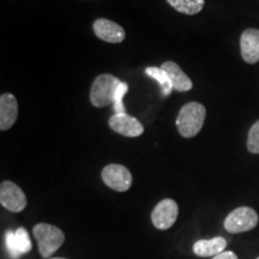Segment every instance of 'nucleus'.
I'll return each mask as SVG.
<instances>
[{
  "label": "nucleus",
  "mask_w": 259,
  "mask_h": 259,
  "mask_svg": "<svg viewBox=\"0 0 259 259\" xmlns=\"http://www.w3.org/2000/svg\"><path fill=\"white\" fill-rule=\"evenodd\" d=\"M120 79L109 73L97 76L90 88V102L97 108H103L114 102L115 93L120 85Z\"/></svg>",
  "instance_id": "obj_3"
},
{
  "label": "nucleus",
  "mask_w": 259,
  "mask_h": 259,
  "mask_svg": "<svg viewBox=\"0 0 259 259\" xmlns=\"http://www.w3.org/2000/svg\"><path fill=\"white\" fill-rule=\"evenodd\" d=\"M227 247V240L222 236H216V238L203 239L194 242L193 245V253L198 257H215L219 253L225 251Z\"/></svg>",
  "instance_id": "obj_13"
},
{
  "label": "nucleus",
  "mask_w": 259,
  "mask_h": 259,
  "mask_svg": "<svg viewBox=\"0 0 259 259\" xmlns=\"http://www.w3.org/2000/svg\"><path fill=\"white\" fill-rule=\"evenodd\" d=\"M259 222L258 213L250 206H240L228 213L223 226L225 229L231 234L250 232L257 227Z\"/></svg>",
  "instance_id": "obj_4"
},
{
  "label": "nucleus",
  "mask_w": 259,
  "mask_h": 259,
  "mask_svg": "<svg viewBox=\"0 0 259 259\" xmlns=\"http://www.w3.org/2000/svg\"><path fill=\"white\" fill-rule=\"evenodd\" d=\"M247 150L251 154H259V120L255 121L248 131Z\"/></svg>",
  "instance_id": "obj_17"
},
{
  "label": "nucleus",
  "mask_w": 259,
  "mask_h": 259,
  "mask_svg": "<svg viewBox=\"0 0 259 259\" xmlns=\"http://www.w3.org/2000/svg\"><path fill=\"white\" fill-rule=\"evenodd\" d=\"M15 239H16V246L19 254H24L30 252L31 250V241L29 238V234L25 228H18L15 232Z\"/></svg>",
  "instance_id": "obj_16"
},
{
  "label": "nucleus",
  "mask_w": 259,
  "mask_h": 259,
  "mask_svg": "<svg viewBox=\"0 0 259 259\" xmlns=\"http://www.w3.org/2000/svg\"><path fill=\"white\" fill-rule=\"evenodd\" d=\"M18 118V102L15 95L5 93L0 96V130L8 131Z\"/></svg>",
  "instance_id": "obj_11"
},
{
  "label": "nucleus",
  "mask_w": 259,
  "mask_h": 259,
  "mask_svg": "<svg viewBox=\"0 0 259 259\" xmlns=\"http://www.w3.org/2000/svg\"><path fill=\"white\" fill-rule=\"evenodd\" d=\"M93 30L100 40L108 44H120L126 37L124 28L107 18L96 19L93 24Z\"/></svg>",
  "instance_id": "obj_9"
},
{
  "label": "nucleus",
  "mask_w": 259,
  "mask_h": 259,
  "mask_svg": "<svg viewBox=\"0 0 259 259\" xmlns=\"http://www.w3.org/2000/svg\"><path fill=\"white\" fill-rule=\"evenodd\" d=\"M145 73H147L149 77H151V78L157 80L158 84L161 85L162 94H163V96L170 95L171 90H173V85H171V82H170L169 77H168L167 72L162 69L161 66L160 67L149 66L145 69Z\"/></svg>",
  "instance_id": "obj_15"
},
{
  "label": "nucleus",
  "mask_w": 259,
  "mask_h": 259,
  "mask_svg": "<svg viewBox=\"0 0 259 259\" xmlns=\"http://www.w3.org/2000/svg\"><path fill=\"white\" fill-rule=\"evenodd\" d=\"M0 203L11 212H21L27 206V197L21 187L10 180L0 185Z\"/></svg>",
  "instance_id": "obj_7"
},
{
  "label": "nucleus",
  "mask_w": 259,
  "mask_h": 259,
  "mask_svg": "<svg viewBox=\"0 0 259 259\" xmlns=\"http://www.w3.org/2000/svg\"><path fill=\"white\" fill-rule=\"evenodd\" d=\"M166 2L178 12L187 16L199 14L205 5V0H166Z\"/></svg>",
  "instance_id": "obj_14"
},
{
  "label": "nucleus",
  "mask_w": 259,
  "mask_h": 259,
  "mask_svg": "<svg viewBox=\"0 0 259 259\" xmlns=\"http://www.w3.org/2000/svg\"><path fill=\"white\" fill-rule=\"evenodd\" d=\"M128 92V85L127 83L121 82L120 85L118 87V90L115 93L114 102H113V111L115 114H121V113H126L124 103H122V99L126 95V93Z\"/></svg>",
  "instance_id": "obj_18"
},
{
  "label": "nucleus",
  "mask_w": 259,
  "mask_h": 259,
  "mask_svg": "<svg viewBox=\"0 0 259 259\" xmlns=\"http://www.w3.org/2000/svg\"><path fill=\"white\" fill-rule=\"evenodd\" d=\"M212 259H239L233 251H223L218 255H215Z\"/></svg>",
  "instance_id": "obj_20"
},
{
  "label": "nucleus",
  "mask_w": 259,
  "mask_h": 259,
  "mask_svg": "<svg viewBox=\"0 0 259 259\" xmlns=\"http://www.w3.org/2000/svg\"><path fill=\"white\" fill-rule=\"evenodd\" d=\"M179 215V206L174 199L166 198L156 204L151 212V222L160 231L169 229L174 225Z\"/></svg>",
  "instance_id": "obj_6"
},
{
  "label": "nucleus",
  "mask_w": 259,
  "mask_h": 259,
  "mask_svg": "<svg viewBox=\"0 0 259 259\" xmlns=\"http://www.w3.org/2000/svg\"><path fill=\"white\" fill-rule=\"evenodd\" d=\"M257 259H259V257H258V258H257Z\"/></svg>",
  "instance_id": "obj_22"
},
{
  "label": "nucleus",
  "mask_w": 259,
  "mask_h": 259,
  "mask_svg": "<svg viewBox=\"0 0 259 259\" xmlns=\"http://www.w3.org/2000/svg\"><path fill=\"white\" fill-rule=\"evenodd\" d=\"M35 239H36L38 251L44 258L53 255L65 242V234L57 226L48 223H38L32 228Z\"/></svg>",
  "instance_id": "obj_2"
},
{
  "label": "nucleus",
  "mask_w": 259,
  "mask_h": 259,
  "mask_svg": "<svg viewBox=\"0 0 259 259\" xmlns=\"http://www.w3.org/2000/svg\"><path fill=\"white\" fill-rule=\"evenodd\" d=\"M161 67L166 71L168 77H169L171 85H173V90H177L179 93L190 92L193 88L192 80L187 74L181 70V67L174 61H164L161 65Z\"/></svg>",
  "instance_id": "obj_12"
},
{
  "label": "nucleus",
  "mask_w": 259,
  "mask_h": 259,
  "mask_svg": "<svg viewBox=\"0 0 259 259\" xmlns=\"http://www.w3.org/2000/svg\"><path fill=\"white\" fill-rule=\"evenodd\" d=\"M103 183L116 192H126L132 186V174L122 164L111 163L101 171Z\"/></svg>",
  "instance_id": "obj_5"
},
{
  "label": "nucleus",
  "mask_w": 259,
  "mask_h": 259,
  "mask_svg": "<svg viewBox=\"0 0 259 259\" xmlns=\"http://www.w3.org/2000/svg\"><path fill=\"white\" fill-rule=\"evenodd\" d=\"M241 57L245 63L253 65L259 61V29L248 28L240 37Z\"/></svg>",
  "instance_id": "obj_10"
},
{
  "label": "nucleus",
  "mask_w": 259,
  "mask_h": 259,
  "mask_svg": "<svg viewBox=\"0 0 259 259\" xmlns=\"http://www.w3.org/2000/svg\"><path fill=\"white\" fill-rule=\"evenodd\" d=\"M206 118V109L199 102H189L181 107L177 118V127L184 138H192L202 130Z\"/></svg>",
  "instance_id": "obj_1"
},
{
  "label": "nucleus",
  "mask_w": 259,
  "mask_h": 259,
  "mask_svg": "<svg viewBox=\"0 0 259 259\" xmlns=\"http://www.w3.org/2000/svg\"><path fill=\"white\" fill-rule=\"evenodd\" d=\"M108 126L112 131L130 138L139 137L144 132V126L142 122L126 113L112 115L108 120Z\"/></svg>",
  "instance_id": "obj_8"
},
{
  "label": "nucleus",
  "mask_w": 259,
  "mask_h": 259,
  "mask_svg": "<svg viewBox=\"0 0 259 259\" xmlns=\"http://www.w3.org/2000/svg\"><path fill=\"white\" fill-rule=\"evenodd\" d=\"M5 244L6 248H8L9 253L12 255L14 258H18L19 252L17 250V246H16V239H15V232L8 231L5 234Z\"/></svg>",
  "instance_id": "obj_19"
},
{
  "label": "nucleus",
  "mask_w": 259,
  "mask_h": 259,
  "mask_svg": "<svg viewBox=\"0 0 259 259\" xmlns=\"http://www.w3.org/2000/svg\"><path fill=\"white\" fill-rule=\"evenodd\" d=\"M50 259H67V258H61V257H56V258H50Z\"/></svg>",
  "instance_id": "obj_21"
}]
</instances>
